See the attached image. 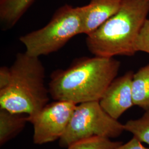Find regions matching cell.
Segmentation results:
<instances>
[{
	"label": "cell",
	"instance_id": "1",
	"mask_svg": "<svg viewBox=\"0 0 149 149\" xmlns=\"http://www.w3.org/2000/svg\"><path fill=\"white\" fill-rule=\"evenodd\" d=\"M120 63L113 58L94 56L79 59L68 68L54 72L49 83L55 101L76 104L99 101L117 76Z\"/></svg>",
	"mask_w": 149,
	"mask_h": 149
},
{
	"label": "cell",
	"instance_id": "2",
	"mask_svg": "<svg viewBox=\"0 0 149 149\" xmlns=\"http://www.w3.org/2000/svg\"><path fill=\"white\" fill-rule=\"evenodd\" d=\"M149 13V0H122L119 11L95 31L86 44L95 56H133L140 30Z\"/></svg>",
	"mask_w": 149,
	"mask_h": 149
},
{
	"label": "cell",
	"instance_id": "3",
	"mask_svg": "<svg viewBox=\"0 0 149 149\" xmlns=\"http://www.w3.org/2000/svg\"><path fill=\"white\" fill-rule=\"evenodd\" d=\"M7 85L0 90V108L33 117L48 103L45 68L39 58L25 52L16 55Z\"/></svg>",
	"mask_w": 149,
	"mask_h": 149
},
{
	"label": "cell",
	"instance_id": "4",
	"mask_svg": "<svg viewBox=\"0 0 149 149\" xmlns=\"http://www.w3.org/2000/svg\"><path fill=\"white\" fill-rule=\"evenodd\" d=\"M86 6H63L48 24L19 38L28 54L39 58L58 51L72 38L81 34Z\"/></svg>",
	"mask_w": 149,
	"mask_h": 149
},
{
	"label": "cell",
	"instance_id": "5",
	"mask_svg": "<svg viewBox=\"0 0 149 149\" xmlns=\"http://www.w3.org/2000/svg\"><path fill=\"white\" fill-rule=\"evenodd\" d=\"M124 131V125L107 113L99 101L81 103L76 107L59 145L68 148L77 141L93 137L115 138Z\"/></svg>",
	"mask_w": 149,
	"mask_h": 149
},
{
	"label": "cell",
	"instance_id": "6",
	"mask_svg": "<svg viewBox=\"0 0 149 149\" xmlns=\"http://www.w3.org/2000/svg\"><path fill=\"white\" fill-rule=\"evenodd\" d=\"M76 104L64 101L48 103L28 119L33 126V143L42 145L60 139L69 125Z\"/></svg>",
	"mask_w": 149,
	"mask_h": 149
},
{
	"label": "cell",
	"instance_id": "7",
	"mask_svg": "<svg viewBox=\"0 0 149 149\" xmlns=\"http://www.w3.org/2000/svg\"><path fill=\"white\" fill-rule=\"evenodd\" d=\"M134 72L129 71L112 82L100 100L103 109L118 120L134 104L132 84Z\"/></svg>",
	"mask_w": 149,
	"mask_h": 149
},
{
	"label": "cell",
	"instance_id": "8",
	"mask_svg": "<svg viewBox=\"0 0 149 149\" xmlns=\"http://www.w3.org/2000/svg\"><path fill=\"white\" fill-rule=\"evenodd\" d=\"M122 0H91L86 5L81 34L95 31L119 11Z\"/></svg>",
	"mask_w": 149,
	"mask_h": 149
},
{
	"label": "cell",
	"instance_id": "9",
	"mask_svg": "<svg viewBox=\"0 0 149 149\" xmlns=\"http://www.w3.org/2000/svg\"><path fill=\"white\" fill-rule=\"evenodd\" d=\"M28 116L0 108V145L3 146L14 138L25 127Z\"/></svg>",
	"mask_w": 149,
	"mask_h": 149
},
{
	"label": "cell",
	"instance_id": "10",
	"mask_svg": "<svg viewBox=\"0 0 149 149\" xmlns=\"http://www.w3.org/2000/svg\"><path fill=\"white\" fill-rule=\"evenodd\" d=\"M134 104L149 110V64L134 73L132 84Z\"/></svg>",
	"mask_w": 149,
	"mask_h": 149
},
{
	"label": "cell",
	"instance_id": "11",
	"mask_svg": "<svg viewBox=\"0 0 149 149\" xmlns=\"http://www.w3.org/2000/svg\"><path fill=\"white\" fill-rule=\"evenodd\" d=\"M124 125L125 130L131 133L141 143L149 145V110L146 111L141 117L129 120Z\"/></svg>",
	"mask_w": 149,
	"mask_h": 149
},
{
	"label": "cell",
	"instance_id": "12",
	"mask_svg": "<svg viewBox=\"0 0 149 149\" xmlns=\"http://www.w3.org/2000/svg\"><path fill=\"white\" fill-rule=\"evenodd\" d=\"M122 144V142L113 141L110 139L93 137L74 143L68 149H116Z\"/></svg>",
	"mask_w": 149,
	"mask_h": 149
},
{
	"label": "cell",
	"instance_id": "13",
	"mask_svg": "<svg viewBox=\"0 0 149 149\" xmlns=\"http://www.w3.org/2000/svg\"><path fill=\"white\" fill-rule=\"evenodd\" d=\"M135 49L136 52H142L149 54V19L144 22L137 39Z\"/></svg>",
	"mask_w": 149,
	"mask_h": 149
},
{
	"label": "cell",
	"instance_id": "14",
	"mask_svg": "<svg viewBox=\"0 0 149 149\" xmlns=\"http://www.w3.org/2000/svg\"><path fill=\"white\" fill-rule=\"evenodd\" d=\"M116 149H149L143 146L138 139L133 137L126 144H122Z\"/></svg>",
	"mask_w": 149,
	"mask_h": 149
},
{
	"label": "cell",
	"instance_id": "15",
	"mask_svg": "<svg viewBox=\"0 0 149 149\" xmlns=\"http://www.w3.org/2000/svg\"><path fill=\"white\" fill-rule=\"evenodd\" d=\"M10 68L3 66L0 69V90L5 88L10 79Z\"/></svg>",
	"mask_w": 149,
	"mask_h": 149
},
{
	"label": "cell",
	"instance_id": "16",
	"mask_svg": "<svg viewBox=\"0 0 149 149\" xmlns=\"http://www.w3.org/2000/svg\"><path fill=\"white\" fill-rule=\"evenodd\" d=\"M18 8L22 10H28L35 0H11Z\"/></svg>",
	"mask_w": 149,
	"mask_h": 149
}]
</instances>
